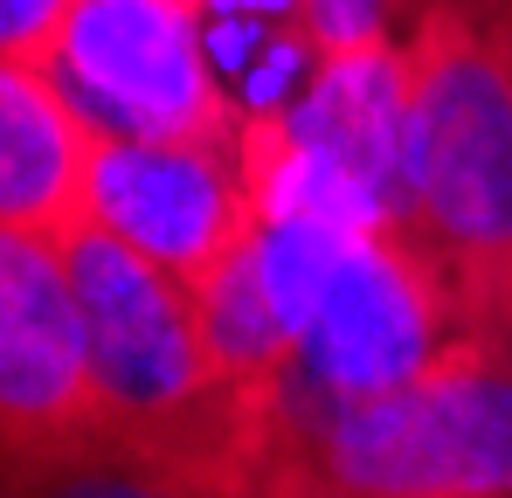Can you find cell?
<instances>
[{"instance_id": "6da1fadb", "label": "cell", "mask_w": 512, "mask_h": 498, "mask_svg": "<svg viewBox=\"0 0 512 498\" xmlns=\"http://www.w3.org/2000/svg\"><path fill=\"white\" fill-rule=\"evenodd\" d=\"M395 229L450 326L512 339V35L416 14L402 35Z\"/></svg>"}, {"instance_id": "7a4b0ae2", "label": "cell", "mask_w": 512, "mask_h": 498, "mask_svg": "<svg viewBox=\"0 0 512 498\" xmlns=\"http://www.w3.org/2000/svg\"><path fill=\"white\" fill-rule=\"evenodd\" d=\"M63 256L84 312L97 429L243 485L270 450V402L229 360L201 284L125 249L84 215L63 229Z\"/></svg>"}, {"instance_id": "3957f363", "label": "cell", "mask_w": 512, "mask_h": 498, "mask_svg": "<svg viewBox=\"0 0 512 498\" xmlns=\"http://www.w3.org/2000/svg\"><path fill=\"white\" fill-rule=\"evenodd\" d=\"M333 498H512V339L443 332L416 367L270 429Z\"/></svg>"}, {"instance_id": "277c9868", "label": "cell", "mask_w": 512, "mask_h": 498, "mask_svg": "<svg viewBox=\"0 0 512 498\" xmlns=\"http://www.w3.org/2000/svg\"><path fill=\"white\" fill-rule=\"evenodd\" d=\"M42 70L97 139L250 132L208 0H77Z\"/></svg>"}, {"instance_id": "5b68a950", "label": "cell", "mask_w": 512, "mask_h": 498, "mask_svg": "<svg viewBox=\"0 0 512 498\" xmlns=\"http://www.w3.org/2000/svg\"><path fill=\"white\" fill-rule=\"evenodd\" d=\"M84 222L208 284L215 270L236 263V249L263 222V146L256 132H187V139L90 132Z\"/></svg>"}, {"instance_id": "8992f818", "label": "cell", "mask_w": 512, "mask_h": 498, "mask_svg": "<svg viewBox=\"0 0 512 498\" xmlns=\"http://www.w3.org/2000/svg\"><path fill=\"white\" fill-rule=\"evenodd\" d=\"M90 429L97 395L63 236L0 222V436L63 443Z\"/></svg>"}, {"instance_id": "52a82bcc", "label": "cell", "mask_w": 512, "mask_h": 498, "mask_svg": "<svg viewBox=\"0 0 512 498\" xmlns=\"http://www.w3.org/2000/svg\"><path fill=\"white\" fill-rule=\"evenodd\" d=\"M84 153L90 132L49 70L0 56V222L63 236L84 215Z\"/></svg>"}, {"instance_id": "ba28073f", "label": "cell", "mask_w": 512, "mask_h": 498, "mask_svg": "<svg viewBox=\"0 0 512 498\" xmlns=\"http://www.w3.org/2000/svg\"><path fill=\"white\" fill-rule=\"evenodd\" d=\"M0 498H243V485L90 429L63 443L0 436Z\"/></svg>"}, {"instance_id": "9c48e42d", "label": "cell", "mask_w": 512, "mask_h": 498, "mask_svg": "<svg viewBox=\"0 0 512 498\" xmlns=\"http://www.w3.org/2000/svg\"><path fill=\"white\" fill-rule=\"evenodd\" d=\"M409 21H416V0H305V28H312L319 63L402 49Z\"/></svg>"}, {"instance_id": "30bf717a", "label": "cell", "mask_w": 512, "mask_h": 498, "mask_svg": "<svg viewBox=\"0 0 512 498\" xmlns=\"http://www.w3.org/2000/svg\"><path fill=\"white\" fill-rule=\"evenodd\" d=\"M70 7H77V0H0V56L49 63V49H56Z\"/></svg>"}, {"instance_id": "8fae6325", "label": "cell", "mask_w": 512, "mask_h": 498, "mask_svg": "<svg viewBox=\"0 0 512 498\" xmlns=\"http://www.w3.org/2000/svg\"><path fill=\"white\" fill-rule=\"evenodd\" d=\"M243 498H333V492H326V485H312L291 457L263 450V457H256V471L243 478Z\"/></svg>"}, {"instance_id": "7c38bea8", "label": "cell", "mask_w": 512, "mask_h": 498, "mask_svg": "<svg viewBox=\"0 0 512 498\" xmlns=\"http://www.w3.org/2000/svg\"><path fill=\"white\" fill-rule=\"evenodd\" d=\"M416 14H464V21H485V28L512 35V0H416Z\"/></svg>"}]
</instances>
